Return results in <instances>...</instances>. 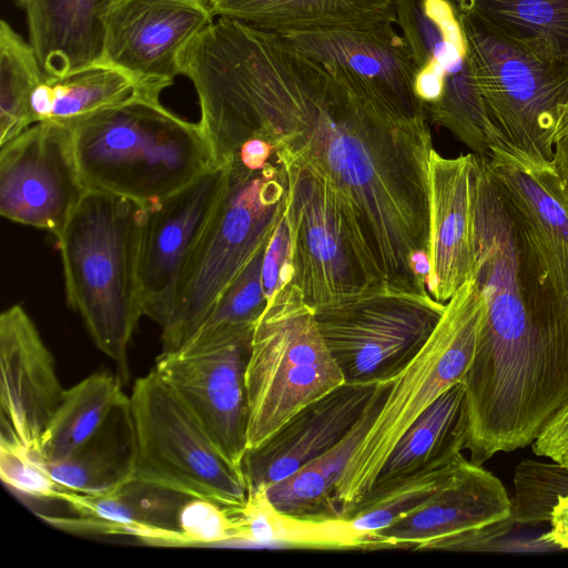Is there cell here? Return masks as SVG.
<instances>
[{
    "mask_svg": "<svg viewBox=\"0 0 568 568\" xmlns=\"http://www.w3.org/2000/svg\"><path fill=\"white\" fill-rule=\"evenodd\" d=\"M513 486L516 525L548 523L557 498L568 494V466L523 459L515 468Z\"/></svg>",
    "mask_w": 568,
    "mask_h": 568,
    "instance_id": "cell-34",
    "label": "cell"
},
{
    "mask_svg": "<svg viewBox=\"0 0 568 568\" xmlns=\"http://www.w3.org/2000/svg\"><path fill=\"white\" fill-rule=\"evenodd\" d=\"M69 126L87 191L148 205L219 166L199 122L182 119L158 99L135 97Z\"/></svg>",
    "mask_w": 568,
    "mask_h": 568,
    "instance_id": "cell-3",
    "label": "cell"
},
{
    "mask_svg": "<svg viewBox=\"0 0 568 568\" xmlns=\"http://www.w3.org/2000/svg\"><path fill=\"white\" fill-rule=\"evenodd\" d=\"M215 163L251 138L278 165L310 171L334 195L377 290L429 293L414 273L428 260V119L389 116L282 34L216 18L180 58Z\"/></svg>",
    "mask_w": 568,
    "mask_h": 568,
    "instance_id": "cell-1",
    "label": "cell"
},
{
    "mask_svg": "<svg viewBox=\"0 0 568 568\" xmlns=\"http://www.w3.org/2000/svg\"><path fill=\"white\" fill-rule=\"evenodd\" d=\"M126 397L119 378L105 371L92 373L64 389L36 458L50 463L74 452L101 428Z\"/></svg>",
    "mask_w": 568,
    "mask_h": 568,
    "instance_id": "cell-31",
    "label": "cell"
},
{
    "mask_svg": "<svg viewBox=\"0 0 568 568\" xmlns=\"http://www.w3.org/2000/svg\"><path fill=\"white\" fill-rule=\"evenodd\" d=\"M479 158L516 230L529 311L568 382V201L552 162L503 146Z\"/></svg>",
    "mask_w": 568,
    "mask_h": 568,
    "instance_id": "cell-6",
    "label": "cell"
},
{
    "mask_svg": "<svg viewBox=\"0 0 568 568\" xmlns=\"http://www.w3.org/2000/svg\"><path fill=\"white\" fill-rule=\"evenodd\" d=\"M548 523L550 529L540 539L548 547L568 550V494L557 498Z\"/></svg>",
    "mask_w": 568,
    "mask_h": 568,
    "instance_id": "cell-40",
    "label": "cell"
},
{
    "mask_svg": "<svg viewBox=\"0 0 568 568\" xmlns=\"http://www.w3.org/2000/svg\"><path fill=\"white\" fill-rule=\"evenodd\" d=\"M274 154L273 146L258 138L246 140L240 148L235 159L251 170L262 169Z\"/></svg>",
    "mask_w": 568,
    "mask_h": 568,
    "instance_id": "cell-41",
    "label": "cell"
},
{
    "mask_svg": "<svg viewBox=\"0 0 568 568\" xmlns=\"http://www.w3.org/2000/svg\"><path fill=\"white\" fill-rule=\"evenodd\" d=\"M135 97L149 98L126 72L98 61L61 77L45 74L31 94V123L55 122L69 126Z\"/></svg>",
    "mask_w": 568,
    "mask_h": 568,
    "instance_id": "cell-28",
    "label": "cell"
},
{
    "mask_svg": "<svg viewBox=\"0 0 568 568\" xmlns=\"http://www.w3.org/2000/svg\"><path fill=\"white\" fill-rule=\"evenodd\" d=\"M14 1H16V3H17L19 7L23 8V7H24V4H26V1H27V0H14Z\"/></svg>",
    "mask_w": 568,
    "mask_h": 568,
    "instance_id": "cell-44",
    "label": "cell"
},
{
    "mask_svg": "<svg viewBox=\"0 0 568 568\" xmlns=\"http://www.w3.org/2000/svg\"><path fill=\"white\" fill-rule=\"evenodd\" d=\"M190 498L175 491L132 480L106 494L65 488L60 500L73 516H42L71 531L130 536L152 545L183 546L178 514Z\"/></svg>",
    "mask_w": 568,
    "mask_h": 568,
    "instance_id": "cell-23",
    "label": "cell"
},
{
    "mask_svg": "<svg viewBox=\"0 0 568 568\" xmlns=\"http://www.w3.org/2000/svg\"><path fill=\"white\" fill-rule=\"evenodd\" d=\"M64 388L53 355L20 305L0 315V440L39 454Z\"/></svg>",
    "mask_w": 568,
    "mask_h": 568,
    "instance_id": "cell-20",
    "label": "cell"
},
{
    "mask_svg": "<svg viewBox=\"0 0 568 568\" xmlns=\"http://www.w3.org/2000/svg\"><path fill=\"white\" fill-rule=\"evenodd\" d=\"M478 160L475 278L486 313L462 384L466 446L493 456L531 445L568 403V387L526 301L513 220Z\"/></svg>",
    "mask_w": 568,
    "mask_h": 568,
    "instance_id": "cell-2",
    "label": "cell"
},
{
    "mask_svg": "<svg viewBox=\"0 0 568 568\" xmlns=\"http://www.w3.org/2000/svg\"><path fill=\"white\" fill-rule=\"evenodd\" d=\"M395 23L418 68L415 90L428 121L486 156L497 142L454 0H395Z\"/></svg>",
    "mask_w": 568,
    "mask_h": 568,
    "instance_id": "cell-11",
    "label": "cell"
},
{
    "mask_svg": "<svg viewBox=\"0 0 568 568\" xmlns=\"http://www.w3.org/2000/svg\"><path fill=\"white\" fill-rule=\"evenodd\" d=\"M278 168L285 185L292 283L305 303L315 312L383 291L374 286L329 190L305 169Z\"/></svg>",
    "mask_w": 568,
    "mask_h": 568,
    "instance_id": "cell-14",
    "label": "cell"
},
{
    "mask_svg": "<svg viewBox=\"0 0 568 568\" xmlns=\"http://www.w3.org/2000/svg\"><path fill=\"white\" fill-rule=\"evenodd\" d=\"M111 1H26L29 42L47 75L61 77L101 60Z\"/></svg>",
    "mask_w": 568,
    "mask_h": 568,
    "instance_id": "cell-24",
    "label": "cell"
},
{
    "mask_svg": "<svg viewBox=\"0 0 568 568\" xmlns=\"http://www.w3.org/2000/svg\"><path fill=\"white\" fill-rule=\"evenodd\" d=\"M178 529L183 546L235 540L231 509L211 499L187 498L179 510Z\"/></svg>",
    "mask_w": 568,
    "mask_h": 568,
    "instance_id": "cell-37",
    "label": "cell"
},
{
    "mask_svg": "<svg viewBox=\"0 0 568 568\" xmlns=\"http://www.w3.org/2000/svg\"><path fill=\"white\" fill-rule=\"evenodd\" d=\"M393 379L377 384L366 409L337 445L266 489L267 498L277 511L308 520L339 517L335 499L336 485L384 404Z\"/></svg>",
    "mask_w": 568,
    "mask_h": 568,
    "instance_id": "cell-26",
    "label": "cell"
},
{
    "mask_svg": "<svg viewBox=\"0 0 568 568\" xmlns=\"http://www.w3.org/2000/svg\"><path fill=\"white\" fill-rule=\"evenodd\" d=\"M491 33L537 55L568 61V0H454Z\"/></svg>",
    "mask_w": 568,
    "mask_h": 568,
    "instance_id": "cell-30",
    "label": "cell"
},
{
    "mask_svg": "<svg viewBox=\"0 0 568 568\" xmlns=\"http://www.w3.org/2000/svg\"><path fill=\"white\" fill-rule=\"evenodd\" d=\"M515 525L511 497L500 479L465 458L425 504L373 534L368 549L484 551Z\"/></svg>",
    "mask_w": 568,
    "mask_h": 568,
    "instance_id": "cell-15",
    "label": "cell"
},
{
    "mask_svg": "<svg viewBox=\"0 0 568 568\" xmlns=\"http://www.w3.org/2000/svg\"><path fill=\"white\" fill-rule=\"evenodd\" d=\"M462 452H449L386 489L368 493L346 509L341 518L347 519L352 528L363 537L364 549H368L373 534L415 510L440 490L466 458Z\"/></svg>",
    "mask_w": 568,
    "mask_h": 568,
    "instance_id": "cell-32",
    "label": "cell"
},
{
    "mask_svg": "<svg viewBox=\"0 0 568 568\" xmlns=\"http://www.w3.org/2000/svg\"><path fill=\"white\" fill-rule=\"evenodd\" d=\"M485 313L475 277L446 303L425 346L393 379L384 404L336 485L339 517L371 490L392 450L423 412L463 382L475 356Z\"/></svg>",
    "mask_w": 568,
    "mask_h": 568,
    "instance_id": "cell-7",
    "label": "cell"
},
{
    "mask_svg": "<svg viewBox=\"0 0 568 568\" xmlns=\"http://www.w3.org/2000/svg\"><path fill=\"white\" fill-rule=\"evenodd\" d=\"M377 384L344 382L247 448L241 463L247 495L266 490L337 445L366 409Z\"/></svg>",
    "mask_w": 568,
    "mask_h": 568,
    "instance_id": "cell-22",
    "label": "cell"
},
{
    "mask_svg": "<svg viewBox=\"0 0 568 568\" xmlns=\"http://www.w3.org/2000/svg\"><path fill=\"white\" fill-rule=\"evenodd\" d=\"M254 326L197 332L182 346L162 351L153 367L240 470L247 449L246 369Z\"/></svg>",
    "mask_w": 568,
    "mask_h": 568,
    "instance_id": "cell-13",
    "label": "cell"
},
{
    "mask_svg": "<svg viewBox=\"0 0 568 568\" xmlns=\"http://www.w3.org/2000/svg\"><path fill=\"white\" fill-rule=\"evenodd\" d=\"M145 205L87 191L57 237L68 305L95 346L129 376L128 348L143 316L139 257Z\"/></svg>",
    "mask_w": 568,
    "mask_h": 568,
    "instance_id": "cell-4",
    "label": "cell"
},
{
    "mask_svg": "<svg viewBox=\"0 0 568 568\" xmlns=\"http://www.w3.org/2000/svg\"><path fill=\"white\" fill-rule=\"evenodd\" d=\"M215 18L276 33L395 23V0H206Z\"/></svg>",
    "mask_w": 568,
    "mask_h": 568,
    "instance_id": "cell-25",
    "label": "cell"
},
{
    "mask_svg": "<svg viewBox=\"0 0 568 568\" xmlns=\"http://www.w3.org/2000/svg\"><path fill=\"white\" fill-rule=\"evenodd\" d=\"M280 34L378 111L403 120L428 119L415 90L418 68L412 50L392 22Z\"/></svg>",
    "mask_w": 568,
    "mask_h": 568,
    "instance_id": "cell-16",
    "label": "cell"
},
{
    "mask_svg": "<svg viewBox=\"0 0 568 568\" xmlns=\"http://www.w3.org/2000/svg\"><path fill=\"white\" fill-rule=\"evenodd\" d=\"M458 14L495 146L536 162H551L568 102V61L537 55L491 33L471 17Z\"/></svg>",
    "mask_w": 568,
    "mask_h": 568,
    "instance_id": "cell-9",
    "label": "cell"
},
{
    "mask_svg": "<svg viewBox=\"0 0 568 568\" xmlns=\"http://www.w3.org/2000/svg\"><path fill=\"white\" fill-rule=\"evenodd\" d=\"M344 383L301 291L288 284L256 322L246 369L247 448Z\"/></svg>",
    "mask_w": 568,
    "mask_h": 568,
    "instance_id": "cell-8",
    "label": "cell"
},
{
    "mask_svg": "<svg viewBox=\"0 0 568 568\" xmlns=\"http://www.w3.org/2000/svg\"><path fill=\"white\" fill-rule=\"evenodd\" d=\"M531 448L538 457L568 466V404L546 425Z\"/></svg>",
    "mask_w": 568,
    "mask_h": 568,
    "instance_id": "cell-39",
    "label": "cell"
},
{
    "mask_svg": "<svg viewBox=\"0 0 568 568\" xmlns=\"http://www.w3.org/2000/svg\"><path fill=\"white\" fill-rule=\"evenodd\" d=\"M215 20L206 0H112L100 61L132 77L160 99L180 74L185 47Z\"/></svg>",
    "mask_w": 568,
    "mask_h": 568,
    "instance_id": "cell-18",
    "label": "cell"
},
{
    "mask_svg": "<svg viewBox=\"0 0 568 568\" xmlns=\"http://www.w3.org/2000/svg\"><path fill=\"white\" fill-rule=\"evenodd\" d=\"M478 169L474 153L446 158L433 149L429 156L427 290L442 303L475 277Z\"/></svg>",
    "mask_w": 568,
    "mask_h": 568,
    "instance_id": "cell-21",
    "label": "cell"
},
{
    "mask_svg": "<svg viewBox=\"0 0 568 568\" xmlns=\"http://www.w3.org/2000/svg\"><path fill=\"white\" fill-rule=\"evenodd\" d=\"M0 477L19 496L33 500L59 501L65 489L32 452L14 442L0 440Z\"/></svg>",
    "mask_w": 568,
    "mask_h": 568,
    "instance_id": "cell-36",
    "label": "cell"
},
{
    "mask_svg": "<svg viewBox=\"0 0 568 568\" xmlns=\"http://www.w3.org/2000/svg\"><path fill=\"white\" fill-rule=\"evenodd\" d=\"M265 248L262 247L225 288L197 332L225 325L256 324L267 306L262 280Z\"/></svg>",
    "mask_w": 568,
    "mask_h": 568,
    "instance_id": "cell-35",
    "label": "cell"
},
{
    "mask_svg": "<svg viewBox=\"0 0 568 568\" xmlns=\"http://www.w3.org/2000/svg\"><path fill=\"white\" fill-rule=\"evenodd\" d=\"M135 458V432L128 396L82 446L61 459L42 465L61 486L99 495L132 481Z\"/></svg>",
    "mask_w": 568,
    "mask_h": 568,
    "instance_id": "cell-27",
    "label": "cell"
},
{
    "mask_svg": "<svg viewBox=\"0 0 568 568\" xmlns=\"http://www.w3.org/2000/svg\"><path fill=\"white\" fill-rule=\"evenodd\" d=\"M0 146L1 216L58 237L87 193L70 126L37 122Z\"/></svg>",
    "mask_w": 568,
    "mask_h": 568,
    "instance_id": "cell-17",
    "label": "cell"
},
{
    "mask_svg": "<svg viewBox=\"0 0 568 568\" xmlns=\"http://www.w3.org/2000/svg\"><path fill=\"white\" fill-rule=\"evenodd\" d=\"M262 280L267 304L277 293L292 283L291 236L284 214L266 245Z\"/></svg>",
    "mask_w": 568,
    "mask_h": 568,
    "instance_id": "cell-38",
    "label": "cell"
},
{
    "mask_svg": "<svg viewBox=\"0 0 568 568\" xmlns=\"http://www.w3.org/2000/svg\"><path fill=\"white\" fill-rule=\"evenodd\" d=\"M226 175L227 166H214L179 192L145 205L139 257L142 311L161 328L173 313L182 275Z\"/></svg>",
    "mask_w": 568,
    "mask_h": 568,
    "instance_id": "cell-19",
    "label": "cell"
},
{
    "mask_svg": "<svg viewBox=\"0 0 568 568\" xmlns=\"http://www.w3.org/2000/svg\"><path fill=\"white\" fill-rule=\"evenodd\" d=\"M129 398L136 442L133 480L231 510L244 506L247 488L241 470L154 368L135 381Z\"/></svg>",
    "mask_w": 568,
    "mask_h": 568,
    "instance_id": "cell-10",
    "label": "cell"
},
{
    "mask_svg": "<svg viewBox=\"0 0 568 568\" xmlns=\"http://www.w3.org/2000/svg\"><path fill=\"white\" fill-rule=\"evenodd\" d=\"M466 438L465 392L458 383L445 390L407 429L368 493L386 489L449 452L465 450Z\"/></svg>",
    "mask_w": 568,
    "mask_h": 568,
    "instance_id": "cell-29",
    "label": "cell"
},
{
    "mask_svg": "<svg viewBox=\"0 0 568 568\" xmlns=\"http://www.w3.org/2000/svg\"><path fill=\"white\" fill-rule=\"evenodd\" d=\"M568 128V102L561 113V116H560V120H559V124H558V129H557V133H556V138L564 131ZM556 138H555V141H556Z\"/></svg>",
    "mask_w": 568,
    "mask_h": 568,
    "instance_id": "cell-43",
    "label": "cell"
},
{
    "mask_svg": "<svg viewBox=\"0 0 568 568\" xmlns=\"http://www.w3.org/2000/svg\"><path fill=\"white\" fill-rule=\"evenodd\" d=\"M551 162L568 201V128L556 138Z\"/></svg>",
    "mask_w": 568,
    "mask_h": 568,
    "instance_id": "cell-42",
    "label": "cell"
},
{
    "mask_svg": "<svg viewBox=\"0 0 568 568\" xmlns=\"http://www.w3.org/2000/svg\"><path fill=\"white\" fill-rule=\"evenodd\" d=\"M445 305L430 293L383 290L314 313L344 382L381 383L399 375L422 351Z\"/></svg>",
    "mask_w": 568,
    "mask_h": 568,
    "instance_id": "cell-12",
    "label": "cell"
},
{
    "mask_svg": "<svg viewBox=\"0 0 568 568\" xmlns=\"http://www.w3.org/2000/svg\"><path fill=\"white\" fill-rule=\"evenodd\" d=\"M285 211L278 165L251 170L237 159L182 275L173 313L161 328L162 351L192 338L225 288L267 245Z\"/></svg>",
    "mask_w": 568,
    "mask_h": 568,
    "instance_id": "cell-5",
    "label": "cell"
},
{
    "mask_svg": "<svg viewBox=\"0 0 568 568\" xmlns=\"http://www.w3.org/2000/svg\"><path fill=\"white\" fill-rule=\"evenodd\" d=\"M45 77L31 43L0 22V145L32 125L30 100Z\"/></svg>",
    "mask_w": 568,
    "mask_h": 568,
    "instance_id": "cell-33",
    "label": "cell"
}]
</instances>
